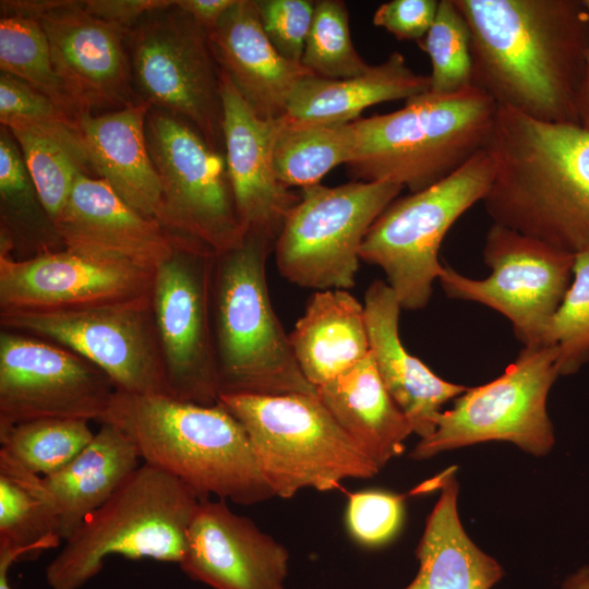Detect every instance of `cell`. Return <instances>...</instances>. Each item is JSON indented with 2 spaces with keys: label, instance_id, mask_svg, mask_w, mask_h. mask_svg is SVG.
I'll return each instance as SVG.
<instances>
[{
  "label": "cell",
  "instance_id": "cell-7",
  "mask_svg": "<svg viewBox=\"0 0 589 589\" xmlns=\"http://www.w3.org/2000/svg\"><path fill=\"white\" fill-rule=\"evenodd\" d=\"M218 404L245 430L275 496L330 491L381 470L340 428L317 395L223 394Z\"/></svg>",
  "mask_w": 589,
  "mask_h": 589
},
{
  "label": "cell",
  "instance_id": "cell-12",
  "mask_svg": "<svg viewBox=\"0 0 589 589\" xmlns=\"http://www.w3.org/2000/svg\"><path fill=\"white\" fill-rule=\"evenodd\" d=\"M0 325L73 351L100 369L117 392L168 395L151 292L77 309L3 311Z\"/></svg>",
  "mask_w": 589,
  "mask_h": 589
},
{
  "label": "cell",
  "instance_id": "cell-45",
  "mask_svg": "<svg viewBox=\"0 0 589 589\" xmlns=\"http://www.w3.org/2000/svg\"><path fill=\"white\" fill-rule=\"evenodd\" d=\"M69 0H1V16H19L39 21L55 9L63 7Z\"/></svg>",
  "mask_w": 589,
  "mask_h": 589
},
{
  "label": "cell",
  "instance_id": "cell-32",
  "mask_svg": "<svg viewBox=\"0 0 589 589\" xmlns=\"http://www.w3.org/2000/svg\"><path fill=\"white\" fill-rule=\"evenodd\" d=\"M62 541L57 508L43 477L0 452V550L32 557Z\"/></svg>",
  "mask_w": 589,
  "mask_h": 589
},
{
  "label": "cell",
  "instance_id": "cell-6",
  "mask_svg": "<svg viewBox=\"0 0 589 589\" xmlns=\"http://www.w3.org/2000/svg\"><path fill=\"white\" fill-rule=\"evenodd\" d=\"M201 496L148 464L137 469L76 531L46 566L50 589H80L110 555L179 564Z\"/></svg>",
  "mask_w": 589,
  "mask_h": 589
},
{
  "label": "cell",
  "instance_id": "cell-23",
  "mask_svg": "<svg viewBox=\"0 0 589 589\" xmlns=\"http://www.w3.org/2000/svg\"><path fill=\"white\" fill-rule=\"evenodd\" d=\"M370 353L388 394L420 440L436 428L442 406L467 387L447 382L410 354L399 337V301L386 281L374 280L364 294Z\"/></svg>",
  "mask_w": 589,
  "mask_h": 589
},
{
  "label": "cell",
  "instance_id": "cell-14",
  "mask_svg": "<svg viewBox=\"0 0 589 589\" xmlns=\"http://www.w3.org/2000/svg\"><path fill=\"white\" fill-rule=\"evenodd\" d=\"M483 260L491 268L484 279L444 265L437 280L445 294L500 312L525 347L545 346L548 325L573 279L575 254L493 223Z\"/></svg>",
  "mask_w": 589,
  "mask_h": 589
},
{
  "label": "cell",
  "instance_id": "cell-22",
  "mask_svg": "<svg viewBox=\"0 0 589 589\" xmlns=\"http://www.w3.org/2000/svg\"><path fill=\"white\" fill-rule=\"evenodd\" d=\"M207 35L218 69L263 119L284 117L297 85L314 75L274 48L254 0H236Z\"/></svg>",
  "mask_w": 589,
  "mask_h": 589
},
{
  "label": "cell",
  "instance_id": "cell-30",
  "mask_svg": "<svg viewBox=\"0 0 589 589\" xmlns=\"http://www.w3.org/2000/svg\"><path fill=\"white\" fill-rule=\"evenodd\" d=\"M16 140L41 203L55 220L81 175L94 177L76 120L14 121Z\"/></svg>",
  "mask_w": 589,
  "mask_h": 589
},
{
  "label": "cell",
  "instance_id": "cell-20",
  "mask_svg": "<svg viewBox=\"0 0 589 589\" xmlns=\"http://www.w3.org/2000/svg\"><path fill=\"white\" fill-rule=\"evenodd\" d=\"M55 226L63 249L148 273L175 250L173 239L157 220L141 215L105 181L87 175L77 177Z\"/></svg>",
  "mask_w": 589,
  "mask_h": 589
},
{
  "label": "cell",
  "instance_id": "cell-15",
  "mask_svg": "<svg viewBox=\"0 0 589 589\" xmlns=\"http://www.w3.org/2000/svg\"><path fill=\"white\" fill-rule=\"evenodd\" d=\"M173 241L172 254L154 272L151 291L168 395L215 406L220 395L212 318L216 254Z\"/></svg>",
  "mask_w": 589,
  "mask_h": 589
},
{
  "label": "cell",
  "instance_id": "cell-39",
  "mask_svg": "<svg viewBox=\"0 0 589 589\" xmlns=\"http://www.w3.org/2000/svg\"><path fill=\"white\" fill-rule=\"evenodd\" d=\"M402 496L383 491H362L349 495L347 526L361 544L387 542L399 529L404 516Z\"/></svg>",
  "mask_w": 589,
  "mask_h": 589
},
{
  "label": "cell",
  "instance_id": "cell-40",
  "mask_svg": "<svg viewBox=\"0 0 589 589\" xmlns=\"http://www.w3.org/2000/svg\"><path fill=\"white\" fill-rule=\"evenodd\" d=\"M262 27L274 48L300 62L313 22L315 1L254 0Z\"/></svg>",
  "mask_w": 589,
  "mask_h": 589
},
{
  "label": "cell",
  "instance_id": "cell-43",
  "mask_svg": "<svg viewBox=\"0 0 589 589\" xmlns=\"http://www.w3.org/2000/svg\"><path fill=\"white\" fill-rule=\"evenodd\" d=\"M171 0H84L83 9L91 15L125 31L143 16L173 5Z\"/></svg>",
  "mask_w": 589,
  "mask_h": 589
},
{
  "label": "cell",
  "instance_id": "cell-13",
  "mask_svg": "<svg viewBox=\"0 0 589 589\" xmlns=\"http://www.w3.org/2000/svg\"><path fill=\"white\" fill-rule=\"evenodd\" d=\"M127 39L141 100L183 118L220 151L219 69L207 31L173 3L143 16L127 32Z\"/></svg>",
  "mask_w": 589,
  "mask_h": 589
},
{
  "label": "cell",
  "instance_id": "cell-41",
  "mask_svg": "<svg viewBox=\"0 0 589 589\" xmlns=\"http://www.w3.org/2000/svg\"><path fill=\"white\" fill-rule=\"evenodd\" d=\"M74 120L48 96L21 80L0 73V122Z\"/></svg>",
  "mask_w": 589,
  "mask_h": 589
},
{
  "label": "cell",
  "instance_id": "cell-1",
  "mask_svg": "<svg viewBox=\"0 0 589 589\" xmlns=\"http://www.w3.org/2000/svg\"><path fill=\"white\" fill-rule=\"evenodd\" d=\"M471 35V85L497 107L579 124L577 95L589 50L584 0H454Z\"/></svg>",
  "mask_w": 589,
  "mask_h": 589
},
{
  "label": "cell",
  "instance_id": "cell-38",
  "mask_svg": "<svg viewBox=\"0 0 589 589\" xmlns=\"http://www.w3.org/2000/svg\"><path fill=\"white\" fill-rule=\"evenodd\" d=\"M557 350L558 375L576 373L589 361V249L575 254L573 279L544 337Z\"/></svg>",
  "mask_w": 589,
  "mask_h": 589
},
{
  "label": "cell",
  "instance_id": "cell-25",
  "mask_svg": "<svg viewBox=\"0 0 589 589\" xmlns=\"http://www.w3.org/2000/svg\"><path fill=\"white\" fill-rule=\"evenodd\" d=\"M433 489L441 494L416 549L418 574L405 589H491L504 576V569L473 543L460 522L455 467L421 483L411 493Z\"/></svg>",
  "mask_w": 589,
  "mask_h": 589
},
{
  "label": "cell",
  "instance_id": "cell-24",
  "mask_svg": "<svg viewBox=\"0 0 589 589\" xmlns=\"http://www.w3.org/2000/svg\"><path fill=\"white\" fill-rule=\"evenodd\" d=\"M151 108L139 100L101 115L84 112L76 118V125L94 176L141 215L158 221L163 191L145 133Z\"/></svg>",
  "mask_w": 589,
  "mask_h": 589
},
{
  "label": "cell",
  "instance_id": "cell-31",
  "mask_svg": "<svg viewBox=\"0 0 589 589\" xmlns=\"http://www.w3.org/2000/svg\"><path fill=\"white\" fill-rule=\"evenodd\" d=\"M0 250L26 259L63 249L28 173L20 146L10 132L0 129Z\"/></svg>",
  "mask_w": 589,
  "mask_h": 589
},
{
  "label": "cell",
  "instance_id": "cell-3",
  "mask_svg": "<svg viewBox=\"0 0 589 589\" xmlns=\"http://www.w3.org/2000/svg\"><path fill=\"white\" fill-rule=\"evenodd\" d=\"M99 422L120 429L145 464L183 481L201 498L214 494L254 505L275 496L245 430L219 404L116 390Z\"/></svg>",
  "mask_w": 589,
  "mask_h": 589
},
{
  "label": "cell",
  "instance_id": "cell-5",
  "mask_svg": "<svg viewBox=\"0 0 589 589\" xmlns=\"http://www.w3.org/2000/svg\"><path fill=\"white\" fill-rule=\"evenodd\" d=\"M273 243L247 231L215 257L212 318L220 395H316L272 305L266 262Z\"/></svg>",
  "mask_w": 589,
  "mask_h": 589
},
{
  "label": "cell",
  "instance_id": "cell-42",
  "mask_svg": "<svg viewBox=\"0 0 589 589\" xmlns=\"http://www.w3.org/2000/svg\"><path fill=\"white\" fill-rule=\"evenodd\" d=\"M440 0H392L381 4L373 24L385 28L398 40L420 41L435 19Z\"/></svg>",
  "mask_w": 589,
  "mask_h": 589
},
{
  "label": "cell",
  "instance_id": "cell-35",
  "mask_svg": "<svg viewBox=\"0 0 589 589\" xmlns=\"http://www.w3.org/2000/svg\"><path fill=\"white\" fill-rule=\"evenodd\" d=\"M0 70L48 96L74 120L80 116L55 69L49 43L39 21L1 16Z\"/></svg>",
  "mask_w": 589,
  "mask_h": 589
},
{
  "label": "cell",
  "instance_id": "cell-2",
  "mask_svg": "<svg viewBox=\"0 0 589 589\" xmlns=\"http://www.w3.org/2000/svg\"><path fill=\"white\" fill-rule=\"evenodd\" d=\"M482 203L494 224L576 254L589 249V131L497 107Z\"/></svg>",
  "mask_w": 589,
  "mask_h": 589
},
{
  "label": "cell",
  "instance_id": "cell-16",
  "mask_svg": "<svg viewBox=\"0 0 589 589\" xmlns=\"http://www.w3.org/2000/svg\"><path fill=\"white\" fill-rule=\"evenodd\" d=\"M116 392L97 366L48 340L0 330V434L39 419L98 421Z\"/></svg>",
  "mask_w": 589,
  "mask_h": 589
},
{
  "label": "cell",
  "instance_id": "cell-9",
  "mask_svg": "<svg viewBox=\"0 0 589 589\" xmlns=\"http://www.w3.org/2000/svg\"><path fill=\"white\" fill-rule=\"evenodd\" d=\"M402 187L386 181H351L301 189L275 241L278 271L308 289L353 287L363 240Z\"/></svg>",
  "mask_w": 589,
  "mask_h": 589
},
{
  "label": "cell",
  "instance_id": "cell-28",
  "mask_svg": "<svg viewBox=\"0 0 589 589\" xmlns=\"http://www.w3.org/2000/svg\"><path fill=\"white\" fill-rule=\"evenodd\" d=\"M289 340L301 372L316 388L370 354L364 306L344 289L316 291Z\"/></svg>",
  "mask_w": 589,
  "mask_h": 589
},
{
  "label": "cell",
  "instance_id": "cell-29",
  "mask_svg": "<svg viewBox=\"0 0 589 589\" xmlns=\"http://www.w3.org/2000/svg\"><path fill=\"white\" fill-rule=\"evenodd\" d=\"M133 442L101 422L87 446L67 466L43 477L57 508L59 531L68 540L140 467Z\"/></svg>",
  "mask_w": 589,
  "mask_h": 589
},
{
  "label": "cell",
  "instance_id": "cell-46",
  "mask_svg": "<svg viewBox=\"0 0 589 589\" xmlns=\"http://www.w3.org/2000/svg\"><path fill=\"white\" fill-rule=\"evenodd\" d=\"M584 2L589 13V0H584ZM576 108L579 125L589 131V50L577 95Z\"/></svg>",
  "mask_w": 589,
  "mask_h": 589
},
{
  "label": "cell",
  "instance_id": "cell-18",
  "mask_svg": "<svg viewBox=\"0 0 589 589\" xmlns=\"http://www.w3.org/2000/svg\"><path fill=\"white\" fill-rule=\"evenodd\" d=\"M39 22L55 69L80 115L139 101L133 98L128 31L91 15L74 0Z\"/></svg>",
  "mask_w": 589,
  "mask_h": 589
},
{
  "label": "cell",
  "instance_id": "cell-17",
  "mask_svg": "<svg viewBox=\"0 0 589 589\" xmlns=\"http://www.w3.org/2000/svg\"><path fill=\"white\" fill-rule=\"evenodd\" d=\"M154 273L65 249L29 259L0 250V312L77 309L147 294Z\"/></svg>",
  "mask_w": 589,
  "mask_h": 589
},
{
  "label": "cell",
  "instance_id": "cell-11",
  "mask_svg": "<svg viewBox=\"0 0 589 589\" xmlns=\"http://www.w3.org/2000/svg\"><path fill=\"white\" fill-rule=\"evenodd\" d=\"M556 358L555 346L524 347L502 375L467 388L452 409L440 412L435 431L419 441L410 458L489 441H507L534 456L548 454L555 442L546 399L560 376Z\"/></svg>",
  "mask_w": 589,
  "mask_h": 589
},
{
  "label": "cell",
  "instance_id": "cell-4",
  "mask_svg": "<svg viewBox=\"0 0 589 589\" xmlns=\"http://www.w3.org/2000/svg\"><path fill=\"white\" fill-rule=\"evenodd\" d=\"M497 105L473 85L454 94L414 96L399 110L353 121L356 147L347 164L357 181L424 190L485 148Z\"/></svg>",
  "mask_w": 589,
  "mask_h": 589
},
{
  "label": "cell",
  "instance_id": "cell-37",
  "mask_svg": "<svg viewBox=\"0 0 589 589\" xmlns=\"http://www.w3.org/2000/svg\"><path fill=\"white\" fill-rule=\"evenodd\" d=\"M301 64L315 76L328 80L354 77L371 68L352 44L345 2L315 1Z\"/></svg>",
  "mask_w": 589,
  "mask_h": 589
},
{
  "label": "cell",
  "instance_id": "cell-26",
  "mask_svg": "<svg viewBox=\"0 0 589 589\" xmlns=\"http://www.w3.org/2000/svg\"><path fill=\"white\" fill-rule=\"evenodd\" d=\"M429 75L414 72L404 56L388 58L363 74L341 80L310 75L294 88L284 120L292 124L336 125L353 122L366 108L429 92Z\"/></svg>",
  "mask_w": 589,
  "mask_h": 589
},
{
  "label": "cell",
  "instance_id": "cell-44",
  "mask_svg": "<svg viewBox=\"0 0 589 589\" xmlns=\"http://www.w3.org/2000/svg\"><path fill=\"white\" fill-rule=\"evenodd\" d=\"M236 0H177L175 4L207 32L216 26Z\"/></svg>",
  "mask_w": 589,
  "mask_h": 589
},
{
  "label": "cell",
  "instance_id": "cell-36",
  "mask_svg": "<svg viewBox=\"0 0 589 589\" xmlns=\"http://www.w3.org/2000/svg\"><path fill=\"white\" fill-rule=\"evenodd\" d=\"M431 61L430 93L454 94L471 85V35L454 0H440L426 35L417 43Z\"/></svg>",
  "mask_w": 589,
  "mask_h": 589
},
{
  "label": "cell",
  "instance_id": "cell-33",
  "mask_svg": "<svg viewBox=\"0 0 589 589\" xmlns=\"http://www.w3.org/2000/svg\"><path fill=\"white\" fill-rule=\"evenodd\" d=\"M354 147L353 122L303 125L288 123L283 118L274 149L276 176L288 189L320 184L335 167L350 163Z\"/></svg>",
  "mask_w": 589,
  "mask_h": 589
},
{
  "label": "cell",
  "instance_id": "cell-10",
  "mask_svg": "<svg viewBox=\"0 0 589 589\" xmlns=\"http://www.w3.org/2000/svg\"><path fill=\"white\" fill-rule=\"evenodd\" d=\"M145 133L163 191L159 224L172 239L220 254L245 233L225 154L183 118L149 109Z\"/></svg>",
  "mask_w": 589,
  "mask_h": 589
},
{
  "label": "cell",
  "instance_id": "cell-27",
  "mask_svg": "<svg viewBox=\"0 0 589 589\" xmlns=\"http://www.w3.org/2000/svg\"><path fill=\"white\" fill-rule=\"evenodd\" d=\"M316 395L380 469L402 454L413 430L385 388L371 353L316 387Z\"/></svg>",
  "mask_w": 589,
  "mask_h": 589
},
{
  "label": "cell",
  "instance_id": "cell-21",
  "mask_svg": "<svg viewBox=\"0 0 589 589\" xmlns=\"http://www.w3.org/2000/svg\"><path fill=\"white\" fill-rule=\"evenodd\" d=\"M225 158L240 223L276 241L300 196L275 171L274 149L283 118L259 117L219 70Z\"/></svg>",
  "mask_w": 589,
  "mask_h": 589
},
{
  "label": "cell",
  "instance_id": "cell-34",
  "mask_svg": "<svg viewBox=\"0 0 589 589\" xmlns=\"http://www.w3.org/2000/svg\"><path fill=\"white\" fill-rule=\"evenodd\" d=\"M94 435L86 420H32L0 434V452L26 470L46 477L74 459Z\"/></svg>",
  "mask_w": 589,
  "mask_h": 589
},
{
  "label": "cell",
  "instance_id": "cell-19",
  "mask_svg": "<svg viewBox=\"0 0 589 589\" xmlns=\"http://www.w3.org/2000/svg\"><path fill=\"white\" fill-rule=\"evenodd\" d=\"M287 549L226 501L201 500L179 563L193 580L213 589H285Z\"/></svg>",
  "mask_w": 589,
  "mask_h": 589
},
{
  "label": "cell",
  "instance_id": "cell-8",
  "mask_svg": "<svg viewBox=\"0 0 589 589\" xmlns=\"http://www.w3.org/2000/svg\"><path fill=\"white\" fill-rule=\"evenodd\" d=\"M494 173V161L484 148L445 179L397 197L373 223L360 259L383 269L401 309L418 311L429 303L444 266L438 251L446 233L483 201Z\"/></svg>",
  "mask_w": 589,
  "mask_h": 589
},
{
  "label": "cell",
  "instance_id": "cell-47",
  "mask_svg": "<svg viewBox=\"0 0 589 589\" xmlns=\"http://www.w3.org/2000/svg\"><path fill=\"white\" fill-rule=\"evenodd\" d=\"M562 589H589V566H582L569 575L564 580Z\"/></svg>",
  "mask_w": 589,
  "mask_h": 589
}]
</instances>
